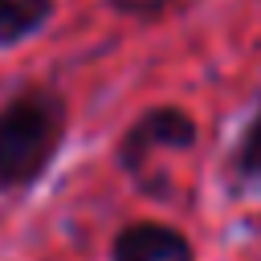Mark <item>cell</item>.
I'll use <instances>...</instances> for the list:
<instances>
[{
	"mask_svg": "<svg viewBox=\"0 0 261 261\" xmlns=\"http://www.w3.org/2000/svg\"><path fill=\"white\" fill-rule=\"evenodd\" d=\"M237 167H241V175L261 179V110L253 114V122H249V130H245V139L237 147Z\"/></svg>",
	"mask_w": 261,
	"mask_h": 261,
	"instance_id": "5b68a950",
	"label": "cell"
},
{
	"mask_svg": "<svg viewBox=\"0 0 261 261\" xmlns=\"http://www.w3.org/2000/svg\"><path fill=\"white\" fill-rule=\"evenodd\" d=\"M65 130V106L49 90H29L0 114V188L33 184Z\"/></svg>",
	"mask_w": 261,
	"mask_h": 261,
	"instance_id": "6da1fadb",
	"label": "cell"
},
{
	"mask_svg": "<svg viewBox=\"0 0 261 261\" xmlns=\"http://www.w3.org/2000/svg\"><path fill=\"white\" fill-rule=\"evenodd\" d=\"M49 0H0V45H16L49 16Z\"/></svg>",
	"mask_w": 261,
	"mask_h": 261,
	"instance_id": "277c9868",
	"label": "cell"
},
{
	"mask_svg": "<svg viewBox=\"0 0 261 261\" xmlns=\"http://www.w3.org/2000/svg\"><path fill=\"white\" fill-rule=\"evenodd\" d=\"M114 261H192V245L184 232L167 224H130L114 241Z\"/></svg>",
	"mask_w": 261,
	"mask_h": 261,
	"instance_id": "3957f363",
	"label": "cell"
},
{
	"mask_svg": "<svg viewBox=\"0 0 261 261\" xmlns=\"http://www.w3.org/2000/svg\"><path fill=\"white\" fill-rule=\"evenodd\" d=\"M192 139H196V122H192L179 106H159V110H147V114L122 135L118 159H122V167L139 171L151 151H159V147H188Z\"/></svg>",
	"mask_w": 261,
	"mask_h": 261,
	"instance_id": "7a4b0ae2",
	"label": "cell"
}]
</instances>
